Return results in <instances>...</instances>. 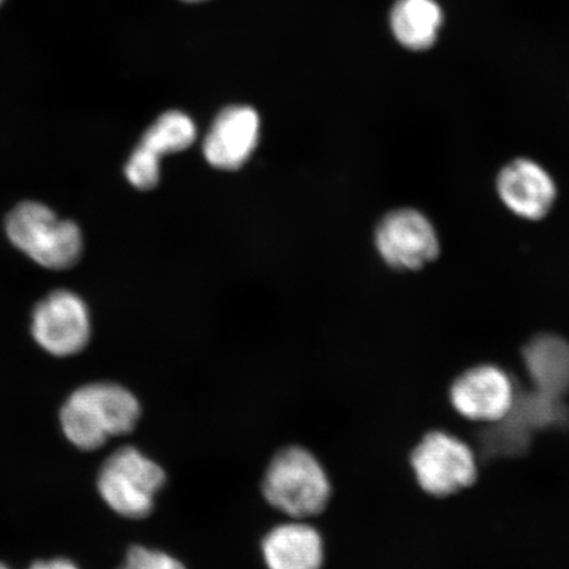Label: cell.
I'll use <instances>...</instances> for the list:
<instances>
[{"mask_svg":"<svg viewBox=\"0 0 569 569\" xmlns=\"http://www.w3.org/2000/svg\"><path fill=\"white\" fill-rule=\"evenodd\" d=\"M411 466L425 492L439 497L472 486L478 475L471 448L440 431L427 433L411 453Z\"/></svg>","mask_w":569,"mask_h":569,"instance_id":"obj_6","label":"cell"},{"mask_svg":"<svg viewBox=\"0 0 569 569\" xmlns=\"http://www.w3.org/2000/svg\"><path fill=\"white\" fill-rule=\"evenodd\" d=\"M523 360L533 389L559 398L569 391V341L545 333L523 348Z\"/></svg>","mask_w":569,"mask_h":569,"instance_id":"obj_12","label":"cell"},{"mask_svg":"<svg viewBox=\"0 0 569 569\" xmlns=\"http://www.w3.org/2000/svg\"><path fill=\"white\" fill-rule=\"evenodd\" d=\"M4 233L26 258L53 272L73 269L84 252L81 226L34 199L13 206L4 219Z\"/></svg>","mask_w":569,"mask_h":569,"instance_id":"obj_2","label":"cell"},{"mask_svg":"<svg viewBox=\"0 0 569 569\" xmlns=\"http://www.w3.org/2000/svg\"><path fill=\"white\" fill-rule=\"evenodd\" d=\"M0 569H11L9 566H6L4 563H2V561H0Z\"/></svg>","mask_w":569,"mask_h":569,"instance_id":"obj_19","label":"cell"},{"mask_svg":"<svg viewBox=\"0 0 569 569\" xmlns=\"http://www.w3.org/2000/svg\"><path fill=\"white\" fill-rule=\"evenodd\" d=\"M376 247L383 261L397 270H418L440 252L436 229L422 212L391 211L376 230Z\"/></svg>","mask_w":569,"mask_h":569,"instance_id":"obj_7","label":"cell"},{"mask_svg":"<svg viewBox=\"0 0 569 569\" xmlns=\"http://www.w3.org/2000/svg\"><path fill=\"white\" fill-rule=\"evenodd\" d=\"M3 3H4V0H0V7H2Z\"/></svg>","mask_w":569,"mask_h":569,"instance_id":"obj_20","label":"cell"},{"mask_svg":"<svg viewBox=\"0 0 569 569\" xmlns=\"http://www.w3.org/2000/svg\"><path fill=\"white\" fill-rule=\"evenodd\" d=\"M516 389L507 372L495 366L469 369L453 382L451 401L471 421L496 423L513 408Z\"/></svg>","mask_w":569,"mask_h":569,"instance_id":"obj_8","label":"cell"},{"mask_svg":"<svg viewBox=\"0 0 569 569\" xmlns=\"http://www.w3.org/2000/svg\"><path fill=\"white\" fill-rule=\"evenodd\" d=\"M262 493L274 509L293 519L322 513L331 497V482L322 465L303 447L290 446L270 460Z\"/></svg>","mask_w":569,"mask_h":569,"instance_id":"obj_4","label":"cell"},{"mask_svg":"<svg viewBox=\"0 0 569 569\" xmlns=\"http://www.w3.org/2000/svg\"><path fill=\"white\" fill-rule=\"evenodd\" d=\"M166 483V469L133 446L120 447L107 457L96 481L106 507L131 521L152 515L156 496Z\"/></svg>","mask_w":569,"mask_h":569,"instance_id":"obj_3","label":"cell"},{"mask_svg":"<svg viewBox=\"0 0 569 569\" xmlns=\"http://www.w3.org/2000/svg\"><path fill=\"white\" fill-rule=\"evenodd\" d=\"M137 395L113 381L76 388L59 410L62 436L81 452L101 450L111 439L128 436L141 418Z\"/></svg>","mask_w":569,"mask_h":569,"instance_id":"obj_1","label":"cell"},{"mask_svg":"<svg viewBox=\"0 0 569 569\" xmlns=\"http://www.w3.org/2000/svg\"><path fill=\"white\" fill-rule=\"evenodd\" d=\"M118 569H188L181 560L169 552L151 547L133 545L127 550L122 566Z\"/></svg>","mask_w":569,"mask_h":569,"instance_id":"obj_16","label":"cell"},{"mask_svg":"<svg viewBox=\"0 0 569 569\" xmlns=\"http://www.w3.org/2000/svg\"><path fill=\"white\" fill-rule=\"evenodd\" d=\"M261 552L268 569H320L325 561L322 536L303 519L274 526Z\"/></svg>","mask_w":569,"mask_h":569,"instance_id":"obj_11","label":"cell"},{"mask_svg":"<svg viewBox=\"0 0 569 569\" xmlns=\"http://www.w3.org/2000/svg\"><path fill=\"white\" fill-rule=\"evenodd\" d=\"M30 330L40 350L57 359L73 358L92 337L89 305L74 290H52L34 305Z\"/></svg>","mask_w":569,"mask_h":569,"instance_id":"obj_5","label":"cell"},{"mask_svg":"<svg viewBox=\"0 0 569 569\" xmlns=\"http://www.w3.org/2000/svg\"><path fill=\"white\" fill-rule=\"evenodd\" d=\"M497 193L516 216L539 220L547 216L557 201V184L538 162L517 159L497 176Z\"/></svg>","mask_w":569,"mask_h":569,"instance_id":"obj_10","label":"cell"},{"mask_svg":"<svg viewBox=\"0 0 569 569\" xmlns=\"http://www.w3.org/2000/svg\"><path fill=\"white\" fill-rule=\"evenodd\" d=\"M183 2L197 3V2H204V0H183Z\"/></svg>","mask_w":569,"mask_h":569,"instance_id":"obj_18","label":"cell"},{"mask_svg":"<svg viewBox=\"0 0 569 569\" xmlns=\"http://www.w3.org/2000/svg\"><path fill=\"white\" fill-rule=\"evenodd\" d=\"M28 569H80V567L69 558L59 557L34 561V563Z\"/></svg>","mask_w":569,"mask_h":569,"instance_id":"obj_17","label":"cell"},{"mask_svg":"<svg viewBox=\"0 0 569 569\" xmlns=\"http://www.w3.org/2000/svg\"><path fill=\"white\" fill-rule=\"evenodd\" d=\"M197 139V128L187 113L181 111L163 112L149 126L138 147L154 159L161 161L162 156L184 151Z\"/></svg>","mask_w":569,"mask_h":569,"instance_id":"obj_14","label":"cell"},{"mask_svg":"<svg viewBox=\"0 0 569 569\" xmlns=\"http://www.w3.org/2000/svg\"><path fill=\"white\" fill-rule=\"evenodd\" d=\"M124 176L132 188L142 191L153 190L161 180V161L137 146L128 156Z\"/></svg>","mask_w":569,"mask_h":569,"instance_id":"obj_15","label":"cell"},{"mask_svg":"<svg viewBox=\"0 0 569 569\" xmlns=\"http://www.w3.org/2000/svg\"><path fill=\"white\" fill-rule=\"evenodd\" d=\"M443 12L436 0H397L390 13L396 39L410 51H425L433 46Z\"/></svg>","mask_w":569,"mask_h":569,"instance_id":"obj_13","label":"cell"},{"mask_svg":"<svg viewBox=\"0 0 569 569\" xmlns=\"http://www.w3.org/2000/svg\"><path fill=\"white\" fill-rule=\"evenodd\" d=\"M259 137L260 118L252 107H227L213 120L204 139V158L213 168L237 170L251 158Z\"/></svg>","mask_w":569,"mask_h":569,"instance_id":"obj_9","label":"cell"}]
</instances>
